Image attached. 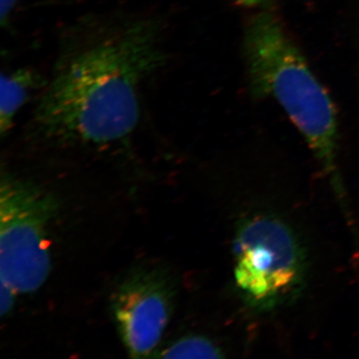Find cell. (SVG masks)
I'll return each mask as SVG.
<instances>
[{"label": "cell", "mask_w": 359, "mask_h": 359, "mask_svg": "<svg viewBox=\"0 0 359 359\" xmlns=\"http://www.w3.org/2000/svg\"><path fill=\"white\" fill-rule=\"evenodd\" d=\"M44 77L32 68L23 67L1 74L0 88V133L2 136L13 128L14 118L27 102L33 90L46 86Z\"/></svg>", "instance_id": "cell-6"}, {"label": "cell", "mask_w": 359, "mask_h": 359, "mask_svg": "<svg viewBox=\"0 0 359 359\" xmlns=\"http://www.w3.org/2000/svg\"><path fill=\"white\" fill-rule=\"evenodd\" d=\"M58 203L39 185L2 175L0 183V280L32 294L51 271V226Z\"/></svg>", "instance_id": "cell-4"}, {"label": "cell", "mask_w": 359, "mask_h": 359, "mask_svg": "<svg viewBox=\"0 0 359 359\" xmlns=\"http://www.w3.org/2000/svg\"><path fill=\"white\" fill-rule=\"evenodd\" d=\"M20 0H0V23L2 27H8L14 8Z\"/></svg>", "instance_id": "cell-9"}, {"label": "cell", "mask_w": 359, "mask_h": 359, "mask_svg": "<svg viewBox=\"0 0 359 359\" xmlns=\"http://www.w3.org/2000/svg\"><path fill=\"white\" fill-rule=\"evenodd\" d=\"M235 282L250 309L271 311L299 294L306 262L289 224L271 215L257 214L238 226L233 242Z\"/></svg>", "instance_id": "cell-3"}, {"label": "cell", "mask_w": 359, "mask_h": 359, "mask_svg": "<svg viewBox=\"0 0 359 359\" xmlns=\"http://www.w3.org/2000/svg\"><path fill=\"white\" fill-rule=\"evenodd\" d=\"M152 18L108 20L66 40L32 117L35 132L68 145L126 140L140 121L142 85L167 62Z\"/></svg>", "instance_id": "cell-1"}, {"label": "cell", "mask_w": 359, "mask_h": 359, "mask_svg": "<svg viewBox=\"0 0 359 359\" xmlns=\"http://www.w3.org/2000/svg\"><path fill=\"white\" fill-rule=\"evenodd\" d=\"M238 4L245 7H257L264 4L266 0H235Z\"/></svg>", "instance_id": "cell-10"}, {"label": "cell", "mask_w": 359, "mask_h": 359, "mask_svg": "<svg viewBox=\"0 0 359 359\" xmlns=\"http://www.w3.org/2000/svg\"><path fill=\"white\" fill-rule=\"evenodd\" d=\"M245 52L252 94L273 98L287 113L320 163L349 218L337 165V112L330 94L271 11L250 18Z\"/></svg>", "instance_id": "cell-2"}, {"label": "cell", "mask_w": 359, "mask_h": 359, "mask_svg": "<svg viewBox=\"0 0 359 359\" xmlns=\"http://www.w3.org/2000/svg\"><path fill=\"white\" fill-rule=\"evenodd\" d=\"M20 294L13 287L6 283L0 280V313L1 316H6L13 311L15 304V297Z\"/></svg>", "instance_id": "cell-8"}, {"label": "cell", "mask_w": 359, "mask_h": 359, "mask_svg": "<svg viewBox=\"0 0 359 359\" xmlns=\"http://www.w3.org/2000/svg\"><path fill=\"white\" fill-rule=\"evenodd\" d=\"M158 358H222L221 348L211 339L201 335H189L157 351Z\"/></svg>", "instance_id": "cell-7"}, {"label": "cell", "mask_w": 359, "mask_h": 359, "mask_svg": "<svg viewBox=\"0 0 359 359\" xmlns=\"http://www.w3.org/2000/svg\"><path fill=\"white\" fill-rule=\"evenodd\" d=\"M174 283L159 268H139L120 283L112 313L124 346L134 358H154L172 313Z\"/></svg>", "instance_id": "cell-5"}]
</instances>
